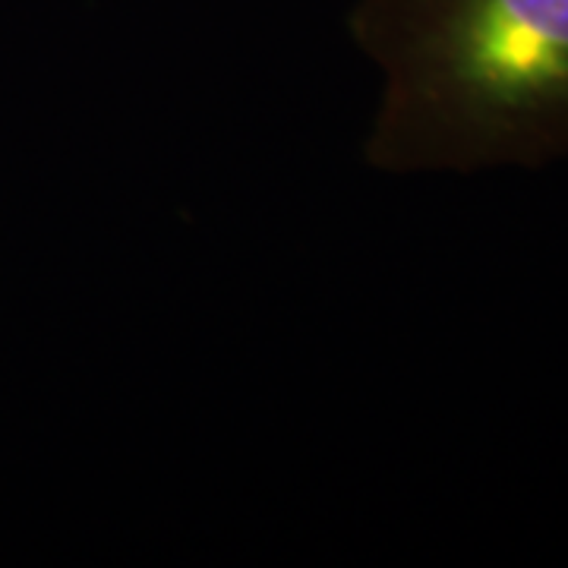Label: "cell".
I'll list each match as a JSON object with an SVG mask.
<instances>
[{
  "instance_id": "obj_1",
  "label": "cell",
  "mask_w": 568,
  "mask_h": 568,
  "mask_svg": "<svg viewBox=\"0 0 568 568\" xmlns=\"http://www.w3.org/2000/svg\"><path fill=\"white\" fill-rule=\"evenodd\" d=\"M347 26L383 73L369 168L470 174L568 155V0H357Z\"/></svg>"
}]
</instances>
